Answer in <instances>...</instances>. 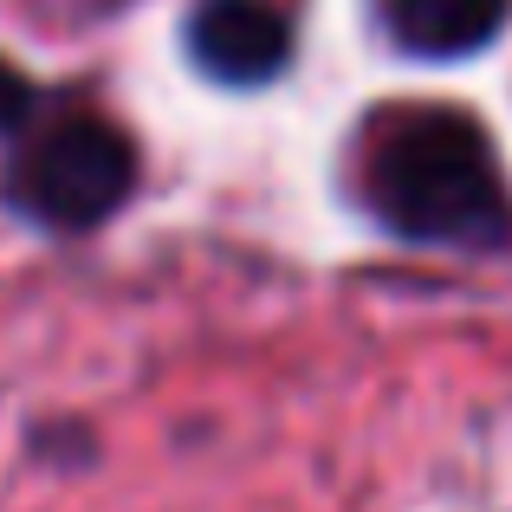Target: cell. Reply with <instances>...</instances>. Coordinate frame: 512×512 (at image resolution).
<instances>
[{"instance_id": "6da1fadb", "label": "cell", "mask_w": 512, "mask_h": 512, "mask_svg": "<svg viewBox=\"0 0 512 512\" xmlns=\"http://www.w3.org/2000/svg\"><path fill=\"white\" fill-rule=\"evenodd\" d=\"M363 201L415 247H506L512 188L493 137L454 104H402L363 137Z\"/></svg>"}, {"instance_id": "7a4b0ae2", "label": "cell", "mask_w": 512, "mask_h": 512, "mask_svg": "<svg viewBox=\"0 0 512 512\" xmlns=\"http://www.w3.org/2000/svg\"><path fill=\"white\" fill-rule=\"evenodd\" d=\"M130 188H137V143L111 117L91 111L39 124L0 175L7 208L33 227H52V234H85V227L111 221Z\"/></svg>"}, {"instance_id": "3957f363", "label": "cell", "mask_w": 512, "mask_h": 512, "mask_svg": "<svg viewBox=\"0 0 512 512\" xmlns=\"http://www.w3.org/2000/svg\"><path fill=\"white\" fill-rule=\"evenodd\" d=\"M182 39L195 72L227 91L273 85L292 65V13L279 0H195Z\"/></svg>"}, {"instance_id": "277c9868", "label": "cell", "mask_w": 512, "mask_h": 512, "mask_svg": "<svg viewBox=\"0 0 512 512\" xmlns=\"http://www.w3.org/2000/svg\"><path fill=\"white\" fill-rule=\"evenodd\" d=\"M389 46L409 59H474L506 33L512 0H370Z\"/></svg>"}, {"instance_id": "5b68a950", "label": "cell", "mask_w": 512, "mask_h": 512, "mask_svg": "<svg viewBox=\"0 0 512 512\" xmlns=\"http://www.w3.org/2000/svg\"><path fill=\"white\" fill-rule=\"evenodd\" d=\"M33 104H39L33 85H26V78L13 72L7 59H0V130H20L26 117H33Z\"/></svg>"}]
</instances>
